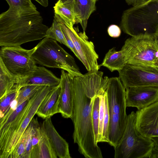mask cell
<instances>
[{"instance_id":"26","label":"cell","mask_w":158,"mask_h":158,"mask_svg":"<svg viewBox=\"0 0 158 158\" xmlns=\"http://www.w3.org/2000/svg\"><path fill=\"white\" fill-rule=\"evenodd\" d=\"M42 86L28 85L22 87L19 89L16 98L18 105L29 100L39 89Z\"/></svg>"},{"instance_id":"12","label":"cell","mask_w":158,"mask_h":158,"mask_svg":"<svg viewBox=\"0 0 158 158\" xmlns=\"http://www.w3.org/2000/svg\"><path fill=\"white\" fill-rule=\"evenodd\" d=\"M135 125L144 136L158 137V101L135 113Z\"/></svg>"},{"instance_id":"28","label":"cell","mask_w":158,"mask_h":158,"mask_svg":"<svg viewBox=\"0 0 158 158\" xmlns=\"http://www.w3.org/2000/svg\"><path fill=\"white\" fill-rule=\"evenodd\" d=\"M100 98L99 95L96 96L94 98L92 110V119L95 141L98 144V138L99 129V111Z\"/></svg>"},{"instance_id":"14","label":"cell","mask_w":158,"mask_h":158,"mask_svg":"<svg viewBox=\"0 0 158 158\" xmlns=\"http://www.w3.org/2000/svg\"><path fill=\"white\" fill-rule=\"evenodd\" d=\"M69 73L62 69L60 85L59 113L65 118H71L74 102V77Z\"/></svg>"},{"instance_id":"34","label":"cell","mask_w":158,"mask_h":158,"mask_svg":"<svg viewBox=\"0 0 158 158\" xmlns=\"http://www.w3.org/2000/svg\"><path fill=\"white\" fill-rule=\"evenodd\" d=\"M127 3L132 6H138L150 1H155L158 2V0H125Z\"/></svg>"},{"instance_id":"21","label":"cell","mask_w":158,"mask_h":158,"mask_svg":"<svg viewBox=\"0 0 158 158\" xmlns=\"http://www.w3.org/2000/svg\"><path fill=\"white\" fill-rule=\"evenodd\" d=\"M19 80L7 69L0 58V98L16 87Z\"/></svg>"},{"instance_id":"7","label":"cell","mask_w":158,"mask_h":158,"mask_svg":"<svg viewBox=\"0 0 158 158\" xmlns=\"http://www.w3.org/2000/svg\"><path fill=\"white\" fill-rule=\"evenodd\" d=\"M127 64H153L158 60V47L156 36L131 37L127 39L121 49Z\"/></svg>"},{"instance_id":"35","label":"cell","mask_w":158,"mask_h":158,"mask_svg":"<svg viewBox=\"0 0 158 158\" xmlns=\"http://www.w3.org/2000/svg\"><path fill=\"white\" fill-rule=\"evenodd\" d=\"M43 6L46 7L48 5V0H35Z\"/></svg>"},{"instance_id":"4","label":"cell","mask_w":158,"mask_h":158,"mask_svg":"<svg viewBox=\"0 0 158 158\" xmlns=\"http://www.w3.org/2000/svg\"><path fill=\"white\" fill-rule=\"evenodd\" d=\"M109 115L108 143L115 147L126 128L127 114L126 89L119 77L109 78L106 90Z\"/></svg>"},{"instance_id":"22","label":"cell","mask_w":158,"mask_h":158,"mask_svg":"<svg viewBox=\"0 0 158 158\" xmlns=\"http://www.w3.org/2000/svg\"><path fill=\"white\" fill-rule=\"evenodd\" d=\"M39 141L38 148V158H56L55 151L42 124L38 127Z\"/></svg>"},{"instance_id":"16","label":"cell","mask_w":158,"mask_h":158,"mask_svg":"<svg viewBox=\"0 0 158 158\" xmlns=\"http://www.w3.org/2000/svg\"><path fill=\"white\" fill-rule=\"evenodd\" d=\"M70 10L75 15L77 23L81 25L85 32L89 17L96 10V2L93 0H59Z\"/></svg>"},{"instance_id":"9","label":"cell","mask_w":158,"mask_h":158,"mask_svg":"<svg viewBox=\"0 0 158 158\" xmlns=\"http://www.w3.org/2000/svg\"><path fill=\"white\" fill-rule=\"evenodd\" d=\"M54 18L72 40L77 54V58L83 63L88 72L98 71L101 66L98 63V55L95 51L93 43L88 40L85 32H79L73 26L65 24L55 14Z\"/></svg>"},{"instance_id":"17","label":"cell","mask_w":158,"mask_h":158,"mask_svg":"<svg viewBox=\"0 0 158 158\" xmlns=\"http://www.w3.org/2000/svg\"><path fill=\"white\" fill-rule=\"evenodd\" d=\"M60 80V78L44 67L37 66L30 75L20 79L16 87L18 89L28 85H46L54 87L59 84Z\"/></svg>"},{"instance_id":"39","label":"cell","mask_w":158,"mask_h":158,"mask_svg":"<svg viewBox=\"0 0 158 158\" xmlns=\"http://www.w3.org/2000/svg\"><path fill=\"white\" fill-rule=\"evenodd\" d=\"M158 62V60H157V62Z\"/></svg>"},{"instance_id":"10","label":"cell","mask_w":158,"mask_h":158,"mask_svg":"<svg viewBox=\"0 0 158 158\" xmlns=\"http://www.w3.org/2000/svg\"><path fill=\"white\" fill-rule=\"evenodd\" d=\"M125 89L138 86L158 87V67L154 64H127L118 71Z\"/></svg>"},{"instance_id":"25","label":"cell","mask_w":158,"mask_h":158,"mask_svg":"<svg viewBox=\"0 0 158 158\" xmlns=\"http://www.w3.org/2000/svg\"><path fill=\"white\" fill-rule=\"evenodd\" d=\"M46 37L55 40L67 47L62 31L58 22L55 18L51 26L47 31Z\"/></svg>"},{"instance_id":"6","label":"cell","mask_w":158,"mask_h":158,"mask_svg":"<svg viewBox=\"0 0 158 158\" xmlns=\"http://www.w3.org/2000/svg\"><path fill=\"white\" fill-rule=\"evenodd\" d=\"M136 114L128 115L127 125L118 144L114 147L115 158H150L154 147L152 140L141 135L135 125Z\"/></svg>"},{"instance_id":"23","label":"cell","mask_w":158,"mask_h":158,"mask_svg":"<svg viewBox=\"0 0 158 158\" xmlns=\"http://www.w3.org/2000/svg\"><path fill=\"white\" fill-rule=\"evenodd\" d=\"M55 14L57 15L66 24L73 26L77 23V20L74 13L58 0L53 7Z\"/></svg>"},{"instance_id":"37","label":"cell","mask_w":158,"mask_h":158,"mask_svg":"<svg viewBox=\"0 0 158 158\" xmlns=\"http://www.w3.org/2000/svg\"><path fill=\"white\" fill-rule=\"evenodd\" d=\"M154 64L156 66H157V67H158V62H156V63H154Z\"/></svg>"},{"instance_id":"18","label":"cell","mask_w":158,"mask_h":158,"mask_svg":"<svg viewBox=\"0 0 158 158\" xmlns=\"http://www.w3.org/2000/svg\"><path fill=\"white\" fill-rule=\"evenodd\" d=\"M42 125L55 151L60 158H71L68 143L58 133L51 121V117L46 118Z\"/></svg>"},{"instance_id":"13","label":"cell","mask_w":158,"mask_h":158,"mask_svg":"<svg viewBox=\"0 0 158 158\" xmlns=\"http://www.w3.org/2000/svg\"><path fill=\"white\" fill-rule=\"evenodd\" d=\"M157 101V87L138 86L126 89V102L127 107H135L138 110H140Z\"/></svg>"},{"instance_id":"20","label":"cell","mask_w":158,"mask_h":158,"mask_svg":"<svg viewBox=\"0 0 158 158\" xmlns=\"http://www.w3.org/2000/svg\"><path fill=\"white\" fill-rule=\"evenodd\" d=\"M125 56L123 51H117L114 48L110 49L106 54L100 66L108 69L111 72L119 71L127 64Z\"/></svg>"},{"instance_id":"24","label":"cell","mask_w":158,"mask_h":158,"mask_svg":"<svg viewBox=\"0 0 158 158\" xmlns=\"http://www.w3.org/2000/svg\"><path fill=\"white\" fill-rule=\"evenodd\" d=\"M33 125L31 120L11 153L10 158H23L25 151L28 137L32 132Z\"/></svg>"},{"instance_id":"2","label":"cell","mask_w":158,"mask_h":158,"mask_svg":"<svg viewBox=\"0 0 158 158\" xmlns=\"http://www.w3.org/2000/svg\"><path fill=\"white\" fill-rule=\"evenodd\" d=\"M74 102L73 116L74 142L78 151L86 158H102L101 150L95 141L92 110L94 97L86 94L79 76L74 77Z\"/></svg>"},{"instance_id":"30","label":"cell","mask_w":158,"mask_h":158,"mask_svg":"<svg viewBox=\"0 0 158 158\" xmlns=\"http://www.w3.org/2000/svg\"><path fill=\"white\" fill-rule=\"evenodd\" d=\"M9 7L26 10H37L31 0H6Z\"/></svg>"},{"instance_id":"29","label":"cell","mask_w":158,"mask_h":158,"mask_svg":"<svg viewBox=\"0 0 158 158\" xmlns=\"http://www.w3.org/2000/svg\"><path fill=\"white\" fill-rule=\"evenodd\" d=\"M106 91L103 94L99 95L100 98L99 129L98 138V143L101 142L102 137L103 127L105 109V96Z\"/></svg>"},{"instance_id":"32","label":"cell","mask_w":158,"mask_h":158,"mask_svg":"<svg viewBox=\"0 0 158 158\" xmlns=\"http://www.w3.org/2000/svg\"><path fill=\"white\" fill-rule=\"evenodd\" d=\"M31 132L28 137L25 151L23 156V158H31L32 149Z\"/></svg>"},{"instance_id":"3","label":"cell","mask_w":158,"mask_h":158,"mask_svg":"<svg viewBox=\"0 0 158 158\" xmlns=\"http://www.w3.org/2000/svg\"><path fill=\"white\" fill-rule=\"evenodd\" d=\"M120 27L131 37L158 35V2L150 1L129 8L122 14Z\"/></svg>"},{"instance_id":"36","label":"cell","mask_w":158,"mask_h":158,"mask_svg":"<svg viewBox=\"0 0 158 158\" xmlns=\"http://www.w3.org/2000/svg\"><path fill=\"white\" fill-rule=\"evenodd\" d=\"M156 43L158 47V35L156 36Z\"/></svg>"},{"instance_id":"15","label":"cell","mask_w":158,"mask_h":158,"mask_svg":"<svg viewBox=\"0 0 158 158\" xmlns=\"http://www.w3.org/2000/svg\"><path fill=\"white\" fill-rule=\"evenodd\" d=\"M103 74L102 72L98 71L88 72L79 76L85 92L89 98H92L106 91L109 78L103 77Z\"/></svg>"},{"instance_id":"5","label":"cell","mask_w":158,"mask_h":158,"mask_svg":"<svg viewBox=\"0 0 158 158\" xmlns=\"http://www.w3.org/2000/svg\"><path fill=\"white\" fill-rule=\"evenodd\" d=\"M33 49L31 56L36 64L61 69L73 77L82 75L73 57L55 40L45 37Z\"/></svg>"},{"instance_id":"27","label":"cell","mask_w":158,"mask_h":158,"mask_svg":"<svg viewBox=\"0 0 158 158\" xmlns=\"http://www.w3.org/2000/svg\"><path fill=\"white\" fill-rule=\"evenodd\" d=\"M19 89L15 87L0 98V118L3 117L9 109L11 102L16 98Z\"/></svg>"},{"instance_id":"33","label":"cell","mask_w":158,"mask_h":158,"mask_svg":"<svg viewBox=\"0 0 158 158\" xmlns=\"http://www.w3.org/2000/svg\"><path fill=\"white\" fill-rule=\"evenodd\" d=\"M154 143V147L150 158H158V137L151 138Z\"/></svg>"},{"instance_id":"8","label":"cell","mask_w":158,"mask_h":158,"mask_svg":"<svg viewBox=\"0 0 158 158\" xmlns=\"http://www.w3.org/2000/svg\"><path fill=\"white\" fill-rule=\"evenodd\" d=\"M33 51V48L27 50L21 46H3L0 49V58L7 69L20 79L29 76L37 68L31 56Z\"/></svg>"},{"instance_id":"19","label":"cell","mask_w":158,"mask_h":158,"mask_svg":"<svg viewBox=\"0 0 158 158\" xmlns=\"http://www.w3.org/2000/svg\"><path fill=\"white\" fill-rule=\"evenodd\" d=\"M60 91L59 84L53 88L41 102L36 113L38 116L45 119L59 113Z\"/></svg>"},{"instance_id":"31","label":"cell","mask_w":158,"mask_h":158,"mask_svg":"<svg viewBox=\"0 0 158 158\" xmlns=\"http://www.w3.org/2000/svg\"><path fill=\"white\" fill-rule=\"evenodd\" d=\"M107 32L109 35L113 38H117L121 35V29L118 26L115 24H111L108 28Z\"/></svg>"},{"instance_id":"38","label":"cell","mask_w":158,"mask_h":158,"mask_svg":"<svg viewBox=\"0 0 158 158\" xmlns=\"http://www.w3.org/2000/svg\"><path fill=\"white\" fill-rule=\"evenodd\" d=\"M94 0V1L96 2L98 0Z\"/></svg>"},{"instance_id":"1","label":"cell","mask_w":158,"mask_h":158,"mask_svg":"<svg viewBox=\"0 0 158 158\" xmlns=\"http://www.w3.org/2000/svg\"><path fill=\"white\" fill-rule=\"evenodd\" d=\"M48 27L37 10L9 7L0 15V46H20L46 36Z\"/></svg>"},{"instance_id":"11","label":"cell","mask_w":158,"mask_h":158,"mask_svg":"<svg viewBox=\"0 0 158 158\" xmlns=\"http://www.w3.org/2000/svg\"><path fill=\"white\" fill-rule=\"evenodd\" d=\"M53 87L42 85L28 101L24 107V112L20 127L8 144L0 158H10L23 134L30 124L40 105L45 97Z\"/></svg>"}]
</instances>
